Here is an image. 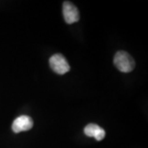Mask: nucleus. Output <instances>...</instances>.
<instances>
[{"mask_svg":"<svg viewBox=\"0 0 148 148\" xmlns=\"http://www.w3.org/2000/svg\"><path fill=\"white\" fill-rule=\"evenodd\" d=\"M114 64L122 73H130L135 67V62L132 56L125 51H119L114 58Z\"/></svg>","mask_w":148,"mask_h":148,"instance_id":"nucleus-1","label":"nucleus"},{"mask_svg":"<svg viewBox=\"0 0 148 148\" xmlns=\"http://www.w3.org/2000/svg\"><path fill=\"white\" fill-rule=\"evenodd\" d=\"M49 65L53 72L59 75L67 73L70 70L68 61L61 53H56L51 56V58H49Z\"/></svg>","mask_w":148,"mask_h":148,"instance_id":"nucleus-2","label":"nucleus"},{"mask_svg":"<svg viewBox=\"0 0 148 148\" xmlns=\"http://www.w3.org/2000/svg\"><path fill=\"white\" fill-rule=\"evenodd\" d=\"M63 14L65 21L68 24H73L79 21V12L77 7L71 2L65 1L63 4Z\"/></svg>","mask_w":148,"mask_h":148,"instance_id":"nucleus-3","label":"nucleus"},{"mask_svg":"<svg viewBox=\"0 0 148 148\" xmlns=\"http://www.w3.org/2000/svg\"><path fill=\"white\" fill-rule=\"evenodd\" d=\"M33 120L31 117L27 115H21V116L16 118V119L12 123V129L16 133L18 132L28 131L33 127Z\"/></svg>","mask_w":148,"mask_h":148,"instance_id":"nucleus-4","label":"nucleus"},{"mask_svg":"<svg viewBox=\"0 0 148 148\" xmlns=\"http://www.w3.org/2000/svg\"><path fill=\"white\" fill-rule=\"evenodd\" d=\"M85 134L87 137H93L97 141H101L106 137L105 130L95 123H90L84 128Z\"/></svg>","mask_w":148,"mask_h":148,"instance_id":"nucleus-5","label":"nucleus"}]
</instances>
